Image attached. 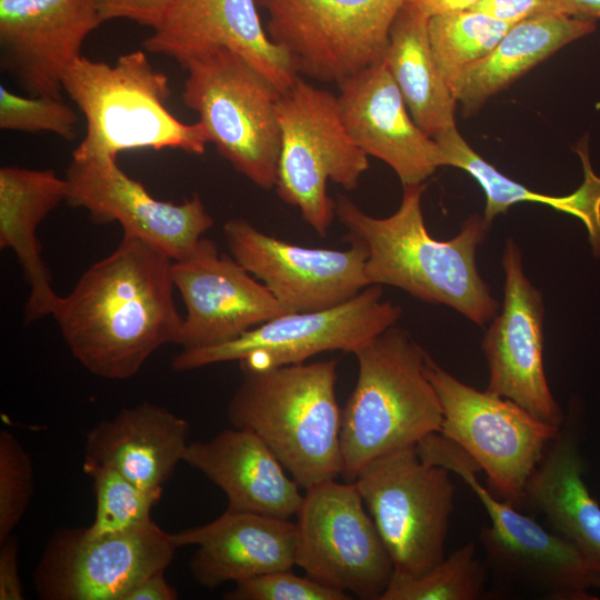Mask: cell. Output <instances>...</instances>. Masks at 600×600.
<instances>
[{
	"label": "cell",
	"instance_id": "obj_1",
	"mask_svg": "<svg viewBox=\"0 0 600 600\" xmlns=\"http://www.w3.org/2000/svg\"><path fill=\"white\" fill-rule=\"evenodd\" d=\"M172 262L137 236L91 264L52 313L71 354L109 380L136 376L161 346L177 344L183 318L173 300Z\"/></svg>",
	"mask_w": 600,
	"mask_h": 600
},
{
	"label": "cell",
	"instance_id": "obj_2",
	"mask_svg": "<svg viewBox=\"0 0 600 600\" xmlns=\"http://www.w3.org/2000/svg\"><path fill=\"white\" fill-rule=\"evenodd\" d=\"M426 183L403 187L398 210L376 218L340 196L336 216L347 229L349 243L367 252L369 286H392L430 303L454 309L478 326L491 321L499 302L480 276L476 252L489 222L472 216L452 239L437 240L427 230L421 209Z\"/></svg>",
	"mask_w": 600,
	"mask_h": 600
},
{
	"label": "cell",
	"instance_id": "obj_3",
	"mask_svg": "<svg viewBox=\"0 0 600 600\" xmlns=\"http://www.w3.org/2000/svg\"><path fill=\"white\" fill-rule=\"evenodd\" d=\"M227 417L257 433L306 490L341 476L337 361L241 370Z\"/></svg>",
	"mask_w": 600,
	"mask_h": 600
},
{
	"label": "cell",
	"instance_id": "obj_4",
	"mask_svg": "<svg viewBox=\"0 0 600 600\" xmlns=\"http://www.w3.org/2000/svg\"><path fill=\"white\" fill-rule=\"evenodd\" d=\"M356 387L341 416V476L354 481L378 457L440 432L442 408L427 352L396 324L353 352Z\"/></svg>",
	"mask_w": 600,
	"mask_h": 600
},
{
	"label": "cell",
	"instance_id": "obj_5",
	"mask_svg": "<svg viewBox=\"0 0 600 600\" xmlns=\"http://www.w3.org/2000/svg\"><path fill=\"white\" fill-rule=\"evenodd\" d=\"M62 84L87 122L72 159L117 158L140 149L202 154L209 143L199 121L184 123L168 110L169 80L141 50L120 56L114 64L81 56Z\"/></svg>",
	"mask_w": 600,
	"mask_h": 600
},
{
	"label": "cell",
	"instance_id": "obj_6",
	"mask_svg": "<svg viewBox=\"0 0 600 600\" xmlns=\"http://www.w3.org/2000/svg\"><path fill=\"white\" fill-rule=\"evenodd\" d=\"M417 451L426 462L460 477L483 506L490 526L481 527L479 539L487 568L546 599H597L600 572L566 539L484 488L477 477L480 469L458 444L436 432L419 441Z\"/></svg>",
	"mask_w": 600,
	"mask_h": 600
},
{
	"label": "cell",
	"instance_id": "obj_7",
	"mask_svg": "<svg viewBox=\"0 0 600 600\" xmlns=\"http://www.w3.org/2000/svg\"><path fill=\"white\" fill-rule=\"evenodd\" d=\"M181 98L208 141L261 189L276 188L281 150L280 90L237 52L220 48L184 67Z\"/></svg>",
	"mask_w": 600,
	"mask_h": 600
},
{
	"label": "cell",
	"instance_id": "obj_8",
	"mask_svg": "<svg viewBox=\"0 0 600 600\" xmlns=\"http://www.w3.org/2000/svg\"><path fill=\"white\" fill-rule=\"evenodd\" d=\"M277 112L281 130L277 194L326 237L336 216L328 180L356 189L369 168L368 154L349 134L338 97L301 76L281 93Z\"/></svg>",
	"mask_w": 600,
	"mask_h": 600
},
{
	"label": "cell",
	"instance_id": "obj_9",
	"mask_svg": "<svg viewBox=\"0 0 600 600\" xmlns=\"http://www.w3.org/2000/svg\"><path fill=\"white\" fill-rule=\"evenodd\" d=\"M449 474L409 446L372 460L356 478L393 572L417 577L444 559L456 493Z\"/></svg>",
	"mask_w": 600,
	"mask_h": 600
},
{
	"label": "cell",
	"instance_id": "obj_10",
	"mask_svg": "<svg viewBox=\"0 0 600 600\" xmlns=\"http://www.w3.org/2000/svg\"><path fill=\"white\" fill-rule=\"evenodd\" d=\"M424 371L442 408L439 433L486 473L498 498L524 507L527 482L560 428L507 398L461 382L429 356Z\"/></svg>",
	"mask_w": 600,
	"mask_h": 600
},
{
	"label": "cell",
	"instance_id": "obj_11",
	"mask_svg": "<svg viewBox=\"0 0 600 600\" xmlns=\"http://www.w3.org/2000/svg\"><path fill=\"white\" fill-rule=\"evenodd\" d=\"M402 309L383 299L382 286L371 284L330 309L290 312L263 322L218 346L182 349L171 368L184 372L238 361L241 370H267L306 362L326 351L353 353L394 326Z\"/></svg>",
	"mask_w": 600,
	"mask_h": 600
},
{
	"label": "cell",
	"instance_id": "obj_12",
	"mask_svg": "<svg viewBox=\"0 0 600 600\" xmlns=\"http://www.w3.org/2000/svg\"><path fill=\"white\" fill-rule=\"evenodd\" d=\"M407 0H256L269 38L299 76L341 82L382 61Z\"/></svg>",
	"mask_w": 600,
	"mask_h": 600
},
{
	"label": "cell",
	"instance_id": "obj_13",
	"mask_svg": "<svg viewBox=\"0 0 600 600\" xmlns=\"http://www.w3.org/2000/svg\"><path fill=\"white\" fill-rule=\"evenodd\" d=\"M297 516L296 564L320 583L380 600L394 567L356 482L307 489Z\"/></svg>",
	"mask_w": 600,
	"mask_h": 600
},
{
	"label": "cell",
	"instance_id": "obj_14",
	"mask_svg": "<svg viewBox=\"0 0 600 600\" xmlns=\"http://www.w3.org/2000/svg\"><path fill=\"white\" fill-rule=\"evenodd\" d=\"M172 533L151 519L126 531L91 536L86 528L56 532L34 570L43 600H123L174 558Z\"/></svg>",
	"mask_w": 600,
	"mask_h": 600
},
{
	"label": "cell",
	"instance_id": "obj_15",
	"mask_svg": "<svg viewBox=\"0 0 600 600\" xmlns=\"http://www.w3.org/2000/svg\"><path fill=\"white\" fill-rule=\"evenodd\" d=\"M223 234L232 258L291 312L337 307L369 286L367 252L359 244L344 250L298 246L260 231L243 218L227 220Z\"/></svg>",
	"mask_w": 600,
	"mask_h": 600
},
{
	"label": "cell",
	"instance_id": "obj_16",
	"mask_svg": "<svg viewBox=\"0 0 600 600\" xmlns=\"http://www.w3.org/2000/svg\"><path fill=\"white\" fill-rule=\"evenodd\" d=\"M66 202L88 211L96 223L118 222L173 261L189 257L213 226L198 194L176 204L153 198L113 157L72 159L66 173Z\"/></svg>",
	"mask_w": 600,
	"mask_h": 600
},
{
	"label": "cell",
	"instance_id": "obj_17",
	"mask_svg": "<svg viewBox=\"0 0 600 600\" xmlns=\"http://www.w3.org/2000/svg\"><path fill=\"white\" fill-rule=\"evenodd\" d=\"M501 312L482 340L489 392L507 398L536 418L561 428L564 413L549 388L543 366V300L524 273L522 254L509 238L502 256Z\"/></svg>",
	"mask_w": 600,
	"mask_h": 600
},
{
	"label": "cell",
	"instance_id": "obj_18",
	"mask_svg": "<svg viewBox=\"0 0 600 600\" xmlns=\"http://www.w3.org/2000/svg\"><path fill=\"white\" fill-rule=\"evenodd\" d=\"M172 279L187 310L178 338L182 349L218 346L291 311L239 264L202 238L172 262Z\"/></svg>",
	"mask_w": 600,
	"mask_h": 600
},
{
	"label": "cell",
	"instance_id": "obj_19",
	"mask_svg": "<svg viewBox=\"0 0 600 600\" xmlns=\"http://www.w3.org/2000/svg\"><path fill=\"white\" fill-rule=\"evenodd\" d=\"M103 23L98 0H0V61L31 96L62 98L63 77Z\"/></svg>",
	"mask_w": 600,
	"mask_h": 600
},
{
	"label": "cell",
	"instance_id": "obj_20",
	"mask_svg": "<svg viewBox=\"0 0 600 600\" xmlns=\"http://www.w3.org/2000/svg\"><path fill=\"white\" fill-rule=\"evenodd\" d=\"M143 48L174 59L183 69L227 48L243 57L281 93L299 76L289 56L269 38L256 0H170Z\"/></svg>",
	"mask_w": 600,
	"mask_h": 600
},
{
	"label": "cell",
	"instance_id": "obj_21",
	"mask_svg": "<svg viewBox=\"0 0 600 600\" xmlns=\"http://www.w3.org/2000/svg\"><path fill=\"white\" fill-rule=\"evenodd\" d=\"M338 84L340 112L349 134L368 156L387 163L403 187L424 183L443 167L440 146L413 121L383 61Z\"/></svg>",
	"mask_w": 600,
	"mask_h": 600
},
{
	"label": "cell",
	"instance_id": "obj_22",
	"mask_svg": "<svg viewBox=\"0 0 600 600\" xmlns=\"http://www.w3.org/2000/svg\"><path fill=\"white\" fill-rule=\"evenodd\" d=\"M297 537L290 519L229 510L211 522L172 533L178 548L197 546L190 571L207 589L291 569Z\"/></svg>",
	"mask_w": 600,
	"mask_h": 600
},
{
	"label": "cell",
	"instance_id": "obj_23",
	"mask_svg": "<svg viewBox=\"0 0 600 600\" xmlns=\"http://www.w3.org/2000/svg\"><path fill=\"white\" fill-rule=\"evenodd\" d=\"M183 462L224 492L226 510L290 519L301 507L300 486L251 430L232 427L210 440L189 442Z\"/></svg>",
	"mask_w": 600,
	"mask_h": 600
},
{
	"label": "cell",
	"instance_id": "obj_24",
	"mask_svg": "<svg viewBox=\"0 0 600 600\" xmlns=\"http://www.w3.org/2000/svg\"><path fill=\"white\" fill-rule=\"evenodd\" d=\"M579 418L564 417L527 482L524 506L541 513L600 572V503L583 477L584 424Z\"/></svg>",
	"mask_w": 600,
	"mask_h": 600
},
{
	"label": "cell",
	"instance_id": "obj_25",
	"mask_svg": "<svg viewBox=\"0 0 600 600\" xmlns=\"http://www.w3.org/2000/svg\"><path fill=\"white\" fill-rule=\"evenodd\" d=\"M188 422L167 408L141 402L101 421L86 437V459L108 464L141 488L163 489L183 462Z\"/></svg>",
	"mask_w": 600,
	"mask_h": 600
},
{
	"label": "cell",
	"instance_id": "obj_26",
	"mask_svg": "<svg viewBox=\"0 0 600 600\" xmlns=\"http://www.w3.org/2000/svg\"><path fill=\"white\" fill-rule=\"evenodd\" d=\"M66 197V179L51 169H0V248L14 252L28 283L26 322L52 316L61 297L52 288L37 229Z\"/></svg>",
	"mask_w": 600,
	"mask_h": 600
},
{
	"label": "cell",
	"instance_id": "obj_27",
	"mask_svg": "<svg viewBox=\"0 0 600 600\" xmlns=\"http://www.w3.org/2000/svg\"><path fill=\"white\" fill-rule=\"evenodd\" d=\"M594 30L593 20L566 14L519 21L484 58L463 72L453 94L464 114L470 116L539 62Z\"/></svg>",
	"mask_w": 600,
	"mask_h": 600
},
{
	"label": "cell",
	"instance_id": "obj_28",
	"mask_svg": "<svg viewBox=\"0 0 600 600\" xmlns=\"http://www.w3.org/2000/svg\"><path fill=\"white\" fill-rule=\"evenodd\" d=\"M382 61L417 126L429 137L456 127L457 99L434 60L429 17L406 1L390 29Z\"/></svg>",
	"mask_w": 600,
	"mask_h": 600
},
{
	"label": "cell",
	"instance_id": "obj_29",
	"mask_svg": "<svg viewBox=\"0 0 600 600\" xmlns=\"http://www.w3.org/2000/svg\"><path fill=\"white\" fill-rule=\"evenodd\" d=\"M434 140L442 150L443 166L467 171L483 189L487 222L519 202L546 204L581 220L593 254L600 257V177L591 169L586 144L577 148L584 171L582 184L571 194L559 197L531 191L501 173L468 144L457 127L439 133Z\"/></svg>",
	"mask_w": 600,
	"mask_h": 600
},
{
	"label": "cell",
	"instance_id": "obj_30",
	"mask_svg": "<svg viewBox=\"0 0 600 600\" xmlns=\"http://www.w3.org/2000/svg\"><path fill=\"white\" fill-rule=\"evenodd\" d=\"M511 26L473 10L429 18L431 50L452 93L463 72L484 58Z\"/></svg>",
	"mask_w": 600,
	"mask_h": 600
},
{
	"label": "cell",
	"instance_id": "obj_31",
	"mask_svg": "<svg viewBox=\"0 0 600 600\" xmlns=\"http://www.w3.org/2000/svg\"><path fill=\"white\" fill-rule=\"evenodd\" d=\"M487 566L470 541L427 572L409 577L393 572L380 600H476L484 590Z\"/></svg>",
	"mask_w": 600,
	"mask_h": 600
},
{
	"label": "cell",
	"instance_id": "obj_32",
	"mask_svg": "<svg viewBox=\"0 0 600 600\" xmlns=\"http://www.w3.org/2000/svg\"><path fill=\"white\" fill-rule=\"evenodd\" d=\"M83 471L92 479L97 499L94 520L86 528L89 534L117 533L151 519L163 489L141 488L114 468L86 458Z\"/></svg>",
	"mask_w": 600,
	"mask_h": 600
},
{
	"label": "cell",
	"instance_id": "obj_33",
	"mask_svg": "<svg viewBox=\"0 0 600 600\" xmlns=\"http://www.w3.org/2000/svg\"><path fill=\"white\" fill-rule=\"evenodd\" d=\"M78 116L62 98L21 97L0 87V128L20 132H51L72 140Z\"/></svg>",
	"mask_w": 600,
	"mask_h": 600
},
{
	"label": "cell",
	"instance_id": "obj_34",
	"mask_svg": "<svg viewBox=\"0 0 600 600\" xmlns=\"http://www.w3.org/2000/svg\"><path fill=\"white\" fill-rule=\"evenodd\" d=\"M33 494L30 454L9 431L0 432V542L11 536Z\"/></svg>",
	"mask_w": 600,
	"mask_h": 600
},
{
	"label": "cell",
	"instance_id": "obj_35",
	"mask_svg": "<svg viewBox=\"0 0 600 600\" xmlns=\"http://www.w3.org/2000/svg\"><path fill=\"white\" fill-rule=\"evenodd\" d=\"M226 600H349L350 594L288 570L236 582Z\"/></svg>",
	"mask_w": 600,
	"mask_h": 600
},
{
	"label": "cell",
	"instance_id": "obj_36",
	"mask_svg": "<svg viewBox=\"0 0 600 600\" xmlns=\"http://www.w3.org/2000/svg\"><path fill=\"white\" fill-rule=\"evenodd\" d=\"M471 10L510 24L538 16L562 14L556 0H481Z\"/></svg>",
	"mask_w": 600,
	"mask_h": 600
},
{
	"label": "cell",
	"instance_id": "obj_37",
	"mask_svg": "<svg viewBox=\"0 0 600 600\" xmlns=\"http://www.w3.org/2000/svg\"><path fill=\"white\" fill-rule=\"evenodd\" d=\"M103 22L128 19L152 29L160 23L170 0H98Z\"/></svg>",
	"mask_w": 600,
	"mask_h": 600
},
{
	"label": "cell",
	"instance_id": "obj_38",
	"mask_svg": "<svg viewBox=\"0 0 600 600\" xmlns=\"http://www.w3.org/2000/svg\"><path fill=\"white\" fill-rule=\"evenodd\" d=\"M18 571V541L10 536L0 542V600H23Z\"/></svg>",
	"mask_w": 600,
	"mask_h": 600
},
{
	"label": "cell",
	"instance_id": "obj_39",
	"mask_svg": "<svg viewBox=\"0 0 600 600\" xmlns=\"http://www.w3.org/2000/svg\"><path fill=\"white\" fill-rule=\"evenodd\" d=\"M177 598V590L167 582L164 570H161L140 581L123 600H176Z\"/></svg>",
	"mask_w": 600,
	"mask_h": 600
},
{
	"label": "cell",
	"instance_id": "obj_40",
	"mask_svg": "<svg viewBox=\"0 0 600 600\" xmlns=\"http://www.w3.org/2000/svg\"><path fill=\"white\" fill-rule=\"evenodd\" d=\"M427 17L471 10L481 0H408Z\"/></svg>",
	"mask_w": 600,
	"mask_h": 600
},
{
	"label": "cell",
	"instance_id": "obj_41",
	"mask_svg": "<svg viewBox=\"0 0 600 600\" xmlns=\"http://www.w3.org/2000/svg\"><path fill=\"white\" fill-rule=\"evenodd\" d=\"M562 14L580 19H600V0H556Z\"/></svg>",
	"mask_w": 600,
	"mask_h": 600
}]
</instances>
